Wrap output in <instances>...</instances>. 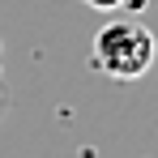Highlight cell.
I'll return each instance as SVG.
<instances>
[{
  "instance_id": "obj_3",
  "label": "cell",
  "mask_w": 158,
  "mask_h": 158,
  "mask_svg": "<svg viewBox=\"0 0 158 158\" xmlns=\"http://www.w3.org/2000/svg\"><path fill=\"white\" fill-rule=\"evenodd\" d=\"M120 4H124L128 13H141V9H145V0H120Z\"/></svg>"
},
{
  "instance_id": "obj_1",
  "label": "cell",
  "mask_w": 158,
  "mask_h": 158,
  "mask_svg": "<svg viewBox=\"0 0 158 158\" xmlns=\"http://www.w3.org/2000/svg\"><path fill=\"white\" fill-rule=\"evenodd\" d=\"M154 56H158V39L141 22H111L94 34V64L107 77L132 81L154 64Z\"/></svg>"
},
{
  "instance_id": "obj_2",
  "label": "cell",
  "mask_w": 158,
  "mask_h": 158,
  "mask_svg": "<svg viewBox=\"0 0 158 158\" xmlns=\"http://www.w3.org/2000/svg\"><path fill=\"white\" fill-rule=\"evenodd\" d=\"M85 4H90V9H103V13L107 9H120V0H85Z\"/></svg>"
}]
</instances>
